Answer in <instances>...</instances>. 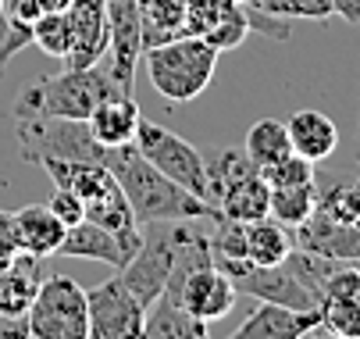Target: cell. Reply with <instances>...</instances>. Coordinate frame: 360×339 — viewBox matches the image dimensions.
Returning a JSON list of instances; mask_svg holds the SVG:
<instances>
[{"label": "cell", "instance_id": "6da1fadb", "mask_svg": "<svg viewBox=\"0 0 360 339\" xmlns=\"http://www.w3.org/2000/svg\"><path fill=\"white\" fill-rule=\"evenodd\" d=\"M100 161L111 168V175L118 179L125 200L132 207V218L139 225H153V222H186V218H218V211L193 197L189 189H182L179 182H172L168 175H161L139 151L136 143L125 147H108L100 151Z\"/></svg>", "mask_w": 360, "mask_h": 339}, {"label": "cell", "instance_id": "7a4b0ae2", "mask_svg": "<svg viewBox=\"0 0 360 339\" xmlns=\"http://www.w3.org/2000/svg\"><path fill=\"white\" fill-rule=\"evenodd\" d=\"M122 89L100 72L96 65L89 68H65L58 75H39L29 82L15 101H11V118L18 115H50V118H75L86 122L93 108L108 96H118Z\"/></svg>", "mask_w": 360, "mask_h": 339}, {"label": "cell", "instance_id": "3957f363", "mask_svg": "<svg viewBox=\"0 0 360 339\" xmlns=\"http://www.w3.org/2000/svg\"><path fill=\"white\" fill-rule=\"evenodd\" d=\"M146 75L153 93H161L168 104H189L211 86L218 68V51L203 36H175L143 51Z\"/></svg>", "mask_w": 360, "mask_h": 339}, {"label": "cell", "instance_id": "277c9868", "mask_svg": "<svg viewBox=\"0 0 360 339\" xmlns=\"http://www.w3.org/2000/svg\"><path fill=\"white\" fill-rule=\"evenodd\" d=\"M268 197L271 186L243 151H221L207 165V200L221 218L257 222L268 215Z\"/></svg>", "mask_w": 360, "mask_h": 339}, {"label": "cell", "instance_id": "5b68a950", "mask_svg": "<svg viewBox=\"0 0 360 339\" xmlns=\"http://www.w3.org/2000/svg\"><path fill=\"white\" fill-rule=\"evenodd\" d=\"M25 318L36 339H89L86 289L68 275H43Z\"/></svg>", "mask_w": 360, "mask_h": 339}, {"label": "cell", "instance_id": "8992f818", "mask_svg": "<svg viewBox=\"0 0 360 339\" xmlns=\"http://www.w3.org/2000/svg\"><path fill=\"white\" fill-rule=\"evenodd\" d=\"M15 125V139H18V151L22 161H46V158H58V161H100L96 147L86 122L75 118H50V115H18L11 118Z\"/></svg>", "mask_w": 360, "mask_h": 339}, {"label": "cell", "instance_id": "52a82bcc", "mask_svg": "<svg viewBox=\"0 0 360 339\" xmlns=\"http://www.w3.org/2000/svg\"><path fill=\"white\" fill-rule=\"evenodd\" d=\"M136 151L158 168L161 175H168L172 182H179L182 189H189L193 197L207 200V161H203V154L193 147L189 139L175 136L172 129L158 125V122H139L136 129ZM211 204V200H207Z\"/></svg>", "mask_w": 360, "mask_h": 339}, {"label": "cell", "instance_id": "ba28073f", "mask_svg": "<svg viewBox=\"0 0 360 339\" xmlns=\"http://www.w3.org/2000/svg\"><path fill=\"white\" fill-rule=\"evenodd\" d=\"M86 311H89V339H136V335H143L146 307L132 297V289L122 282V275L104 279L93 293H86Z\"/></svg>", "mask_w": 360, "mask_h": 339}, {"label": "cell", "instance_id": "9c48e42d", "mask_svg": "<svg viewBox=\"0 0 360 339\" xmlns=\"http://www.w3.org/2000/svg\"><path fill=\"white\" fill-rule=\"evenodd\" d=\"M175 222H153L150 236H143V247L136 250V257L118 268L122 282L132 289V297L150 307L153 300L161 297V289L168 282V271H172V250H175V232H172Z\"/></svg>", "mask_w": 360, "mask_h": 339}, {"label": "cell", "instance_id": "30bf717a", "mask_svg": "<svg viewBox=\"0 0 360 339\" xmlns=\"http://www.w3.org/2000/svg\"><path fill=\"white\" fill-rule=\"evenodd\" d=\"M108 8V79L132 93L136 65L143 58V29H139V8L136 0H104Z\"/></svg>", "mask_w": 360, "mask_h": 339}, {"label": "cell", "instance_id": "8fae6325", "mask_svg": "<svg viewBox=\"0 0 360 339\" xmlns=\"http://www.w3.org/2000/svg\"><path fill=\"white\" fill-rule=\"evenodd\" d=\"M165 289H168V293H172L193 318L207 321V325L218 321V318H225V314L236 307V300H239L232 279H229L225 271H218L214 264L196 268V271H189L182 282H168Z\"/></svg>", "mask_w": 360, "mask_h": 339}, {"label": "cell", "instance_id": "7c38bea8", "mask_svg": "<svg viewBox=\"0 0 360 339\" xmlns=\"http://www.w3.org/2000/svg\"><path fill=\"white\" fill-rule=\"evenodd\" d=\"M232 286H236V293H246L253 300H268V304H282V307H292V311H314L318 307V297L285 268V261L271 264V268L246 264L232 279Z\"/></svg>", "mask_w": 360, "mask_h": 339}, {"label": "cell", "instance_id": "4fadbf2b", "mask_svg": "<svg viewBox=\"0 0 360 339\" xmlns=\"http://www.w3.org/2000/svg\"><path fill=\"white\" fill-rule=\"evenodd\" d=\"M68 25H72V51L68 68H89L108 54V8L104 0H68Z\"/></svg>", "mask_w": 360, "mask_h": 339}, {"label": "cell", "instance_id": "5bb4252c", "mask_svg": "<svg viewBox=\"0 0 360 339\" xmlns=\"http://www.w3.org/2000/svg\"><path fill=\"white\" fill-rule=\"evenodd\" d=\"M321 314L314 311H292L282 304H268V300H257V307L239 321L236 339H300V335H311L318 332Z\"/></svg>", "mask_w": 360, "mask_h": 339}, {"label": "cell", "instance_id": "9a60e30c", "mask_svg": "<svg viewBox=\"0 0 360 339\" xmlns=\"http://www.w3.org/2000/svg\"><path fill=\"white\" fill-rule=\"evenodd\" d=\"M58 257H82V261H100V264H111V268H125L136 254L122 243L111 229L82 218V222L65 229Z\"/></svg>", "mask_w": 360, "mask_h": 339}, {"label": "cell", "instance_id": "2e32d148", "mask_svg": "<svg viewBox=\"0 0 360 339\" xmlns=\"http://www.w3.org/2000/svg\"><path fill=\"white\" fill-rule=\"evenodd\" d=\"M292 232H296V243L292 247L314 250V254L332 257V261H360V222L342 225V222H332L321 211H314L311 218H307L303 225H296Z\"/></svg>", "mask_w": 360, "mask_h": 339}, {"label": "cell", "instance_id": "e0dca14e", "mask_svg": "<svg viewBox=\"0 0 360 339\" xmlns=\"http://www.w3.org/2000/svg\"><path fill=\"white\" fill-rule=\"evenodd\" d=\"M143 115H139V104L132 101V93H118V96H108L93 108V115L86 118V129L93 136L96 147H125V143L136 139V129H139Z\"/></svg>", "mask_w": 360, "mask_h": 339}, {"label": "cell", "instance_id": "ac0fdd59", "mask_svg": "<svg viewBox=\"0 0 360 339\" xmlns=\"http://www.w3.org/2000/svg\"><path fill=\"white\" fill-rule=\"evenodd\" d=\"M285 129H289L292 154L314 161V165L325 161V158H332L335 147H339V129H335V122H332L325 111L303 108V111H296V115L285 122Z\"/></svg>", "mask_w": 360, "mask_h": 339}, {"label": "cell", "instance_id": "d6986e66", "mask_svg": "<svg viewBox=\"0 0 360 339\" xmlns=\"http://www.w3.org/2000/svg\"><path fill=\"white\" fill-rule=\"evenodd\" d=\"M15 225H18V250L36 254V257H58V247L65 239V222L50 211L46 204H29L22 211H15Z\"/></svg>", "mask_w": 360, "mask_h": 339}, {"label": "cell", "instance_id": "ffe728a7", "mask_svg": "<svg viewBox=\"0 0 360 339\" xmlns=\"http://www.w3.org/2000/svg\"><path fill=\"white\" fill-rule=\"evenodd\" d=\"M143 335L146 339H203L207 335V321L193 318L168 289H161V297L143 314Z\"/></svg>", "mask_w": 360, "mask_h": 339}, {"label": "cell", "instance_id": "44dd1931", "mask_svg": "<svg viewBox=\"0 0 360 339\" xmlns=\"http://www.w3.org/2000/svg\"><path fill=\"white\" fill-rule=\"evenodd\" d=\"M39 282H43V257L18 250L8 261V268L0 271V311L4 314H25Z\"/></svg>", "mask_w": 360, "mask_h": 339}, {"label": "cell", "instance_id": "7402d4cb", "mask_svg": "<svg viewBox=\"0 0 360 339\" xmlns=\"http://www.w3.org/2000/svg\"><path fill=\"white\" fill-rule=\"evenodd\" d=\"M292 250V236L285 225H278L271 215L246 222V261L257 268H271L282 264Z\"/></svg>", "mask_w": 360, "mask_h": 339}, {"label": "cell", "instance_id": "603a6c76", "mask_svg": "<svg viewBox=\"0 0 360 339\" xmlns=\"http://www.w3.org/2000/svg\"><path fill=\"white\" fill-rule=\"evenodd\" d=\"M243 154L250 158L253 168H268V165L282 161L285 154H292V143H289V129H285V122H278V118L257 122V125L246 132Z\"/></svg>", "mask_w": 360, "mask_h": 339}, {"label": "cell", "instance_id": "cb8c5ba5", "mask_svg": "<svg viewBox=\"0 0 360 339\" xmlns=\"http://www.w3.org/2000/svg\"><path fill=\"white\" fill-rule=\"evenodd\" d=\"M318 207V186L314 182H303V186H271V197H268V215L285 225L296 229L307 218L314 215Z\"/></svg>", "mask_w": 360, "mask_h": 339}, {"label": "cell", "instance_id": "d4e9b609", "mask_svg": "<svg viewBox=\"0 0 360 339\" xmlns=\"http://www.w3.org/2000/svg\"><path fill=\"white\" fill-rule=\"evenodd\" d=\"M318 314H321L318 332L339 339H360V297H325L318 304Z\"/></svg>", "mask_w": 360, "mask_h": 339}, {"label": "cell", "instance_id": "484cf974", "mask_svg": "<svg viewBox=\"0 0 360 339\" xmlns=\"http://www.w3.org/2000/svg\"><path fill=\"white\" fill-rule=\"evenodd\" d=\"M32 43L50 58H68V51H72V25H68L65 8L61 11H46L43 18L32 22Z\"/></svg>", "mask_w": 360, "mask_h": 339}, {"label": "cell", "instance_id": "4316f807", "mask_svg": "<svg viewBox=\"0 0 360 339\" xmlns=\"http://www.w3.org/2000/svg\"><path fill=\"white\" fill-rule=\"evenodd\" d=\"M314 211H321L332 222L353 225V222H360V189L353 182H339V186L318 189V207Z\"/></svg>", "mask_w": 360, "mask_h": 339}, {"label": "cell", "instance_id": "83f0119b", "mask_svg": "<svg viewBox=\"0 0 360 339\" xmlns=\"http://www.w3.org/2000/svg\"><path fill=\"white\" fill-rule=\"evenodd\" d=\"M239 0H186V36H203L214 29Z\"/></svg>", "mask_w": 360, "mask_h": 339}, {"label": "cell", "instance_id": "f1b7e54d", "mask_svg": "<svg viewBox=\"0 0 360 339\" xmlns=\"http://www.w3.org/2000/svg\"><path fill=\"white\" fill-rule=\"evenodd\" d=\"M261 11L268 15H278V18H314V22H325L332 18V0H250Z\"/></svg>", "mask_w": 360, "mask_h": 339}, {"label": "cell", "instance_id": "f546056e", "mask_svg": "<svg viewBox=\"0 0 360 339\" xmlns=\"http://www.w3.org/2000/svg\"><path fill=\"white\" fill-rule=\"evenodd\" d=\"M268 186H303V182H314V161H307L300 154H285L282 161L261 168Z\"/></svg>", "mask_w": 360, "mask_h": 339}, {"label": "cell", "instance_id": "4dcf8cb0", "mask_svg": "<svg viewBox=\"0 0 360 339\" xmlns=\"http://www.w3.org/2000/svg\"><path fill=\"white\" fill-rule=\"evenodd\" d=\"M250 36V25H246V15H243V4H236L214 29H207L203 32V39H207L214 51L221 54V51H232V46H239L243 39Z\"/></svg>", "mask_w": 360, "mask_h": 339}, {"label": "cell", "instance_id": "1f68e13d", "mask_svg": "<svg viewBox=\"0 0 360 339\" xmlns=\"http://www.w3.org/2000/svg\"><path fill=\"white\" fill-rule=\"evenodd\" d=\"M61 8H68V0H4L8 25H25V29H32V22L43 18L46 11H61Z\"/></svg>", "mask_w": 360, "mask_h": 339}, {"label": "cell", "instance_id": "d6a6232c", "mask_svg": "<svg viewBox=\"0 0 360 339\" xmlns=\"http://www.w3.org/2000/svg\"><path fill=\"white\" fill-rule=\"evenodd\" d=\"M239 4H243V15H246L250 32H261V36H271V39H289V36H292L289 18L268 15V11H261L257 4H250V0H239Z\"/></svg>", "mask_w": 360, "mask_h": 339}, {"label": "cell", "instance_id": "836d02e7", "mask_svg": "<svg viewBox=\"0 0 360 339\" xmlns=\"http://www.w3.org/2000/svg\"><path fill=\"white\" fill-rule=\"evenodd\" d=\"M50 211H54L65 225H75V222H82L86 218V204H82V197L79 193H72V189H65V186H58L54 189V197H50V204H46Z\"/></svg>", "mask_w": 360, "mask_h": 339}, {"label": "cell", "instance_id": "e575fe53", "mask_svg": "<svg viewBox=\"0 0 360 339\" xmlns=\"http://www.w3.org/2000/svg\"><path fill=\"white\" fill-rule=\"evenodd\" d=\"M18 254V225L11 211H0V257H15Z\"/></svg>", "mask_w": 360, "mask_h": 339}, {"label": "cell", "instance_id": "d590c367", "mask_svg": "<svg viewBox=\"0 0 360 339\" xmlns=\"http://www.w3.org/2000/svg\"><path fill=\"white\" fill-rule=\"evenodd\" d=\"M25 335H29L25 314H4L0 311V339H25Z\"/></svg>", "mask_w": 360, "mask_h": 339}, {"label": "cell", "instance_id": "8d00e7d4", "mask_svg": "<svg viewBox=\"0 0 360 339\" xmlns=\"http://www.w3.org/2000/svg\"><path fill=\"white\" fill-rule=\"evenodd\" d=\"M332 15H339L349 25H360V0H332Z\"/></svg>", "mask_w": 360, "mask_h": 339}, {"label": "cell", "instance_id": "74e56055", "mask_svg": "<svg viewBox=\"0 0 360 339\" xmlns=\"http://www.w3.org/2000/svg\"><path fill=\"white\" fill-rule=\"evenodd\" d=\"M8 32V11H4V0H0V39H4Z\"/></svg>", "mask_w": 360, "mask_h": 339}, {"label": "cell", "instance_id": "f35d334b", "mask_svg": "<svg viewBox=\"0 0 360 339\" xmlns=\"http://www.w3.org/2000/svg\"><path fill=\"white\" fill-rule=\"evenodd\" d=\"M356 161H360V147H356ZM353 186H356V189H360V175H356V182H353Z\"/></svg>", "mask_w": 360, "mask_h": 339}, {"label": "cell", "instance_id": "ab89813d", "mask_svg": "<svg viewBox=\"0 0 360 339\" xmlns=\"http://www.w3.org/2000/svg\"><path fill=\"white\" fill-rule=\"evenodd\" d=\"M8 261H11V257H0V271H4V268H8Z\"/></svg>", "mask_w": 360, "mask_h": 339}]
</instances>
